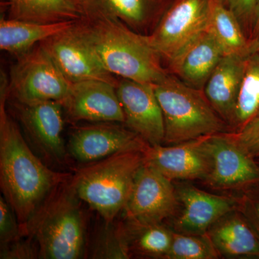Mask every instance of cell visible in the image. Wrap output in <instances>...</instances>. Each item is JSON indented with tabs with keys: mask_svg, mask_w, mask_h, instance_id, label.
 Masks as SVG:
<instances>
[{
	"mask_svg": "<svg viewBox=\"0 0 259 259\" xmlns=\"http://www.w3.org/2000/svg\"><path fill=\"white\" fill-rule=\"evenodd\" d=\"M9 83H0V185L20 227L28 222L58 186L71 175L54 171L32 152L7 110Z\"/></svg>",
	"mask_w": 259,
	"mask_h": 259,
	"instance_id": "obj_1",
	"label": "cell"
},
{
	"mask_svg": "<svg viewBox=\"0 0 259 259\" xmlns=\"http://www.w3.org/2000/svg\"><path fill=\"white\" fill-rule=\"evenodd\" d=\"M75 25L112 75L154 84L168 74L147 35L135 31L117 19L81 16Z\"/></svg>",
	"mask_w": 259,
	"mask_h": 259,
	"instance_id": "obj_2",
	"label": "cell"
},
{
	"mask_svg": "<svg viewBox=\"0 0 259 259\" xmlns=\"http://www.w3.org/2000/svg\"><path fill=\"white\" fill-rule=\"evenodd\" d=\"M71 177L58 186L20 227L23 236L36 243L39 258H86L87 218Z\"/></svg>",
	"mask_w": 259,
	"mask_h": 259,
	"instance_id": "obj_3",
	"label": "cell"
},
{
	"mask_svg": "<svg viewBox=\"0 0 259 259\" xmlns=\"http://www.w3.org/2000/svg\"><path fill=\"white\" fill-rule=\"evenodd\" d=\"M89 163L71 175V184L82 202L103 221L112 222L125 209L135 177L144 164L143 152L123 151Z\"/></svg>",
	"mask_w": 259,
	"mask_h": 259,
	"instance_id": "obj_4",
	"label": "cell"
},
{
	"mask_svg": "<svg viewBox=\"0 0 259 259\" xmlns=\"http://www.w3.org/2000/svg\"><path fill=\"white\" fill-rule=\"evenodd\" d=\"M153 86L163 113L164 144H181L226 132L227 124L203 90L169 74Z\"/></svg>",
	"mask_w": 259,
	"mask_h": 259,
	"instance_id": "obj_5",
	"label": "cell"
},
{
	"mask_svg": "<svg viewBox=\"0 0 259 259\" xmlns=\"http://www.w3.org/2000/svg\"><path fill=\"white\" fill-rule=\"evenodd\" d=\"M70 83L37 44L18 57L9 76V97L21 103L40 101L62 102L69 94Z\"/></svg>",
	"mask_w": 259,
	"mask_h": 259,
	"instance_id": "obj_6",
	"label": "cell"
},
{
	"mask_svg": "<svg viewBox=\"0 0 259 259\" xmlns=\"http://www.w3.org/2000/svg\"><path fill=\"white\" fill-rule=\"evenodd\" d=\"M211 0H174L167 6L148 41L169 62L208 25Z\"/></svg>",
	"mask_w": 259,
	"mask_h": 259,
	"instance_id": "obj_7",
	"label": "cell"
},
{
	"mask_svg": "<svg viewBox=\"0 0 259 259\" xmlns=\"http://www.w3.org/2000/svg\"><path fill=\"white\" fill-rule=\"evenodd\" d=\"M13 110L27 139L48 166L67 164V152L62 134L64 108L61 102L13 101Z\"/></svg>",
	"mask_w": 259,
	"mask_h": 259,
	"instance_id": "obj_8",
	"label": "cell"
},
{
	"mask_svg": "<svg viewBox=\"0 0 259 259\" xmlns=\"http://www.w3.org/2000/svg\"><path fill=\"white\" fill-rule=\"evenodd\" d=\"M75 22L69 28L39 44L70 83L100 80L117 86L119 79L104 67L95 51L76 28Z\"/></svg>",
	"mask_w": 259,
	"mask_h": 259,
	"instance_id": "obj_9",
	"label": "cell"
},
{
	"mask_svg": "<svg viewBox=\"0 0 259 259\" xmlns=\"http://www.w3.org/2000/svg\"><path fill=\"white\" fill-rule=\"evenodd\" d=\"M180 204L172 181L143 164L135 177L125 209L127 221L139 224L162 223Z\"/></svg>",
	"mask_w": 259,
	"mask_h": 259,
	"instance_id": "obj_10",
	"label": "cell"
},
{
	"mask_svg": "<svg viewBox=\"0 0 259 259\" xmlns=\"http://www.w3.org/2000/svg\"><path fill=\"white\" fill-rule=\"evenodd\" d=\"M117 122H96L76 127L70 136L69 155L81 163L99 161L123 151H144L147 143Z\"/></svg>",
	"mask_w": 259,
	"mask_h": 259,
	"instance_id": "obj_11",
	"label": "cell"
},
{
	"mask_svg": "<svg viewBox=\"0 0 259 259\" xmlns=\"http://www.w3.org/2000/svg\"><path fill=\"white\" fill-rule=\"evenodd\" d=\"M207 137L170 146L148 145L143 151L144 164L171 181H204L212 166Z\"/></svg>",
	"mask_w": 259,
	"mask_h": 259,
	"instance_id": "obj_12",
	"label": "cell"
},
{
	"mask_svg": "<svg viewBox=\"0 0 259 259\" xmlns=\"http://www.w3.org/2000/svg\"><path fill=\"white\" fill-rule=\"evenodd\" d=\"M126 127L150 146L164 143V121L153 84L120 78L116 86Z\"/></svg>",
	"mask_w": 259,
	"mask_h": 259,
	"instance_id": "obj_13",
	"label": "cell"
},
{
	"mask_svg": "<svg viewBox=\"0 0 259 259\" xmlns=\"http://www.w3.org/2000/svg\"><path fill=\"white\" fill-rule=\"evenodd\" d=\"M212 166L204 181L217 190L241 191L259 182V163L224 133L207 137Z\"/></svg>",
	"mask_w": 259,
	"mask_h": 259,
	"instance_id": "obj_14",
	"label": "cell"
},
{
	"mask_svg": "<svg viewBox=\"0 0 259 259\" xmlns=\"http://www.w3.org/2000/svg\"><path fill=\"white\" fill-rule=\"evenodd\" d=\"M61 104L71 120L125 122L116 87L106 81L85 80L72 83Z\"/></svg>",
	"mask_w": 259,
	"mask_h": 259,
	"instance_id": "obj_15",
	"label": "cell"
},
{
	"mask_svg": "<svg viewBox=\"0 0 259 259\" xmlns=\"http://www.w3.org/2000/svg\"><path fill=\"white\" fill-rule=\"evenodd\" d=\"M182 212L175 221L177 232L204 235L227 213L237 208L236 197L208 193L192 185H182L177 191Z\"/></svg>",
	"mask_w": 259,
	"mask_h": 259,
	"instance_id": "obj_16",
	"label": "cell"
},
{
	"mask_svg": "<svg viewBox=\"0 0 259 259\" xmlns=\"http://www.w3.org/2000/svg\"><path fill=\"white\" fill-rule=\"evenodd\" d=\"M81 16L105 17L120 20L130 28L148 35L154 28L168 0H73Z\"/></svg>",
	"mask_w": 259,
	"mask_h": 259,
	"instance_id": "obj_17",
	"label": "cell"
},
{
	"mask_svg": "<svg viewBox=\"0 0 259 259\" xmlns=\"http://www.w3.org/2000/svg\"><path fill=\"white\" fill-rule=\"evenodd\" d=\"M224 56L216 39L207 30L184 48L168 63L171 74L192 88L202 90Z\"/></svg>",
	"mask_w": 259,
	"mask_h": 259,
	"instance_id": "obj_18",
	"label": "cell"
},
{
	"mask_svg": "<svg viewBox=\"0 0 259 259\" xmlns=\"http://www.w3.org/2000/svg\"><path fill=\"white\" fill-rule=\"evenodd\" d=\"M219 256L259 258V238L238 209L227 213L206 233Z\"/></svg>",
	"mask_w": 259,
	"mask_h": 259,
	"instance_id": "obj_19",
	"label": "cell"
},
{
	"mask_svg": "<svg viewBox=\"0 0 259 259\" xmlns=\"http://www.w3.org/2000/svg\"><path fill=\"white\" fill-rule=\"evenodd\" d=\"M246 58L224 56L204 85L209 103L227 125L231 124Z\"/></svg>",
	"mask_w": 259,
	"mask_h": 259,
	"instance_id": "obj_20",
	"label": "cell"
},
{
	"mask_svg": "<svg viewBox=\"0 0 259 259\" xmlns=\"http://www.w3.org/2000/svg\"><path fill=\"white\" fill-rule=\"evenodd\" d=\"M74 22L42 24L2 18L0 49L19 57L31 50L42 40L69 28Z\"/></svg>",
	"mask_w": 259,
	"mask_h": 259,
	"instance_id": "obj_21",
	"label": "cell"
},
{
	"mask_svg": "<svg viewBox=\"0 0 259 259\" xmlns=\"http://www.w3.org/2000/svg\"><path fill=\"white\" fill-rule=\"evenodd\" d=\"M207 30L216 39L224 56L247 58L256 50L255 40L247 39L241 22L221 0H211Z\"/></svg>",
	"mask_w": 259,
	"mask_h": 259,
	"instance_id": "obj_22",
	"label": "cell"
},
{
	"mask_svg": "<svg viewBox=\"0 0 259 259\" xmlns=\"http://www.w3.org/2000/svg\"><path fill=\"white\" fill-rule=\"evenodd\" d=\"M8 18L48 24L76 21L81 14L73 0H5Z\"/></svg>",
	"mask_w": 259,
	"mask_h": 259,
	"instance_id": "obj_23",
	"label": "cell"
},
{
	"mask_svg": "<svg viewBox=\"0 0 259 259\" xmlns=\"http://www.w3.org/2000/svg\"><path fill=\"white\" fill-rule=\"evenodd\" d=\"M130 251L145 258H165L171 248L174 231L162 223L139 224L127 222L124 224Z\"/></svg>",
	"mask_w": 259,
	"mask_h": 259,
	"instance_id": "obj_24",
	"label": "cell"
},
{
	"mask_svg": "<svg viewBox=\"0 0 259 259\" xmlns=\"http://www.w3.org/2000/svg\"><path fill=\"white\" fill-rule=\"evenodd\" d=\"M259 116V56L256 51L245 59L244 73L233 112L231 131H239Z\"/></svg>",
	"mask_w": 259,
	"mask_h": 259,
	"instance_id": "obj_25",
	"label": "cell"
},
{
	"mask_svg": "<svg viewBox=\"0 0 259 259\" xmlns=\"http://www.w3.org/2000/svg\"><path fill=\"white\" fill-rule=\"evenodd\" d=\"M104 223L94 233L88 253L90 258L121 259L131 257L124 224Z\"/></svg>",
	"mask_w": 259,
	"mask_h": 259,
	"instance_id": "obj_26",
	"label": "cell"
},
{
	"mask_svg": "<svg viewBox=\"0 0 259 259\" xmlns=\"http://www.w3.org/2000/svg\"><path fill=\"white\" fill-rule=\"evenodd\" d=\"M218 252L207 235H192L174 232L167 259H214Z\"/></svg>",
	"mask_w": 259,
	"mask_h": 259,
	"instance_id": "obj_27",
	"label": "cell"
},
{
	"mask_svg": "<svg viewBox=\"0 0 259 259\" xmlns=\"http://www.w3.org/2000/svg\"><path fill=\"white\" fill-rule=\"evenodd\" d=\"M225 134L250 157L259 158V116L239 131Z\"/></svg>",
	"mask_w": 259,
	"mask_h": 259,
	"instance_id": "obj_28",
	"label": "cell"
},
{
	"mask_svg": "<svg viewBox=\"0 0 259 259\" xmlns=\"http://www.w3.org/2000/svg\"><path fill=\"white\" fill-rule=\"evenodd\" d=\"M237 209L250 223L259 238V182L241 191Z\"/></svg>",
	"mask_w": 259,
	"mask_h": 259,
	"instance_id": "obj_29",
	"label": "cell"
},
{
	"mask_svg": "<svg viewBox=\"0 0 259 259\" xmlns=\"http://www.w3.org/2000/svg\"><path fill=\"white\" fill-rule=\"evenodd\" d=\"M21 228L14 211L3 196L0 197V243L1 246L20 239Z\"/></svg>",
	"mask_w": 259,
	"mask_h": 259,
	"instance_id": "obj_30",
	"label": "cell"
},
{
	"mask_svg": "<svg viewBox=\"0 0 259 259\" xmlns=\"http://www.w3.org/2000/svg\"><path fill=\"white\" fill-rule=\"evenodd\" d=\"M1 259L39 258L38 247L31 238L25 241L19 239L9 244L1 246Z\"/></svg>",
	"mask_w": 259,
	"mask_h": 259,
	"instance_id": "obj_31",
	"label": "cell"
},
{
	"mask_svg": "<svg viewBox=\"0 0 259 259\" xmlns=\"http://www.w3.org/2000/svg\"><path fill=\"white\" fill-rule=\"evenodd\" d=\"M236 15L243 28L254 26L258 0H221Z\"/></svg>",
	"mask_w": 259,
	"mask_h": 259,
	"instance_id": "obj_32",
	"label": "cell"
},
{
	"mask_svg": "<svg viewBox=\"0 0 259 259\" xmlns=\"http://www.w3.org/2000/svg\"><path fill=\"white\" fill-rule=\"evenodd\" d=\"M253 35H254L255 36V38L253 39V40H255V39L258 38L259 37V0L258 12H257L256 19H255L254 26H253Z\"/></svg>",
	"mask_w": 259,
	"mask_h": 259,
	"instance_id": "obj_33",
	"label": "cell"
},
{
	"mask_svg": "<svg viewBox=\"0 0 259 259\" xmlns=\"http://www.w3.org/2000/svg\"><path fill=\"white\" fill-rule=\"evenodd\" d=\"M255 42H256V50H255V51H256L257 54H258L259 56V37L258 38L255 39Z\"/></svg>",
	"mask_w": 259,
	"mask_h": 259,
	"instance_id": "obj_34",
	"label": "cell"
},
{
	"mask_svg": "<svg viewBox=\"0 0 259 259\" xmlns=\"http://www.w3.org/2000/svg\"><path fill=\"white\" fill-rule=\"evenodd\" d=\"M255 160H256L257 162H258V163H259V158H257V159Z\"/></svg>",
	"mask_w": 259,
	"mask_h": 259,
	"instance_id": "obj_35",
	"label": "cell"
}]
</instances>
